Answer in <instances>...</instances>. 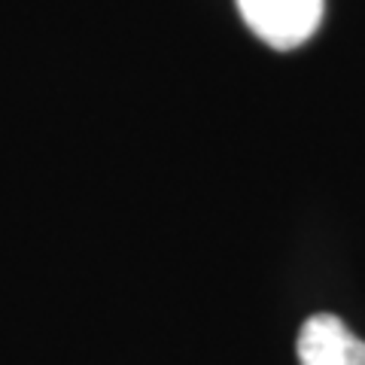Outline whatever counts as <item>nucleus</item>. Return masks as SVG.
Wrapping results in <instances>:
<instances>
[{
	"label": "nucleus",
	"instance_id": "f257e3e1",
	"mask_svg": "<svg viewBox=\"0 0 365 365\" xmlns=\"http://www.w3.org/2000/svg\"><path fill=\"white\" fill-rule=\"evenodd\" d=\"M235 4L247 28L280 52L311 40L323 21V0H235Z\"/></svg>",
	"mask_w": 365,
	"mask_h": 365
},
{
	"label": "nucleus",
	"instance_id": "f03ea898",
	"mask_svg": "<svg viewBox=\"0 0 365 365\" xmlns=\"http://www.w3.org/2000/svg\"><path fill=\"white\" fill-rule=\"evenodd\" d=\"M302 365H365V341L335 314H314L299 332Z\"/></svg>",
	"mask_w": 365,
	"mask_h": 365
}]
</instances>
